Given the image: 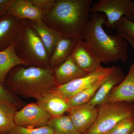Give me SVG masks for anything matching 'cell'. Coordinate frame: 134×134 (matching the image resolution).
Listing matches in <instances>:
<instances>
[{"mask_svg":"<svg viewBox=\"0 0 134 134\" xmlns=\"http://www.w3.org/2000/svg\"><path fill=\"white\" fill-rule=\"evenodd\" d=\"M117 32L134 38V22L123 16L114 25Z\"/></svg>","mask_w":134,"mask_h":134,"instance_id":"obj_25","label":"cell"},{"mask_svg":"<svg viewBox=\"0 0 134 134\" xmlns=\"http://www.w3.org/2000/svg\"><path fill=\"white\" fill-rule=\"evenodd\" d=\"M92 0H55L43 21L62 37L84 40Z\"/></svg>","mask_w":134,"mask_h":134,"instance_id":"obj_1","label":"cell"},{"mask_svg":"<svg viewBox=\"0 0 134 134\" xmlns=\"http://www.w3.org/2000/svg\"><path fill=\"white\" fill-rule=\"evenodd\" d=\"M125 76L121 69L116 66L114 71L100 86L88 103L95 107L104 104L111 92L123 81Z\"/></svg>","mask_w":134,"mask_h":134,"instance_id":"obj_15","label":"cell"},{"mask_svg":"<svg viewBox=\"0 0 134 134\" xmlns=\"http://www.w3.org/2000/svg\"><path fill=\"white\" fill-rule=\"evenodd\" d=\"M131 134H134V130L133 131V132H132V133H131Z\"/></svg>","mask_w":134,"mask_h":134,"instance_id":"obj_30","label":"cell"},{"mask_svg":"<svg viewBox=\"0 0 134 134\" xmlns=\"http://www.w3.org/2000/svg\"><path fill=\"white\" fill-rule=\"evenodd\" d=\"M51 117L38 104L31 103L17 111L14 120L16 125L36 128L47 126Z\"/></svg>","mask_w":134,"mask_h":134,"instance_id":"obj_8","label":"cell"},{"mask_svg":"<svg viewBox=\"0 0 134 134\" xmlns=\"http://www.w3.org/2000/svg\"><path fill=\"white\" fill-rule=\"evenodd\" d=\"M116 66L104 68L100 66L95 71L88 73L65 84L57 86L51 91L57 93L66 100L104 78L109 76Z\"/></svg>","mask_w":134,"mask_h":134,"instance_id":"obj_7","label":"cell"},{"mask_svg":"<svg viewBox=\"0 0 134 134\" xmlns=\"http://www.w3.org/2000/svg\"><path fill=\"white\" fill-rule=\"evenodd\" d=\"M0 83V102L9 104L17 108L21 106L23 103L7 89Z\"/></svg>","mask_w":134,"mask_h":134,"instance_id":"obj_26","label":"cell"},{"mask_svg":"<svg viewBox=\"0 0 134 134\" xmlns=\"http://www.w3.org/2000/svg\"><path fill=\"white\" fill-rule=\"evenodd\" d=\"M14 44L16 55L30 66L50 68L49 56L45 47L27 20H22Z\"/></svg>","mask_w":134,"mask_h":134,"instance_id":"obj_4","label":"cell"},{"mask_svg":"<svg viewBox=\"0 0 134 134\" xmlns=\"http://www.w3.org/2000/svg\"><path fill=\"white\" fill-rule=\"evenodd\" d=\"M7 13L21 20H29L38 23L43 22V14L30 0H15Z\"/></svg>","mask_w":134,"mask_h":134,"instance_id":"obj_16","label":"cell"},{"mask_svg":"<svg viewBox=\"0 0 134 134\" xmlns=\"http://www.w3.org/2000/svg\"><path fill=\"white\" fill-rule=\"evenodd\" d=\"M109 76L100 80L88 88L85 89L70 98L66 99L67 103L70 107L78 106L88 103L100 86L106 81Z\"/></svg>","mask_w":134,"mask_h":134,"instance_id":"obj_22","label":"cell"},{"mask_svg":"<svg viewBox=\"0 0 134 134\" xmlns=\"http://www.w3.org/2000/svg\"><path fill=\"white\" fill-rule=\"evenodd\" d=\"M15 0H0V18L7 13Z\"/></svg>","mask_w":134,"mask_h":134,"instance_id":"obj_28","label":"cell"},{"mask_svg":"<svg viewBox=\"0 0 134 134\" xmlns=\"http://www.w3.org/2000/svg\"><path fill=\"white\" fill-rule=\"evenodd\" d=\"M98 106L96 120L84 134H105L122 120L134 117L132 103H104Z\"/></svg>","mask_w":134,"mask_h":134,"instance_id":"obj_5","label":"cell"},{"mask_svg":"<svg viewBox=\"0 0 134 134\" xmlns=\"http://www.w3.org/2000/svg\"><path fill=\"white\" fill-rule=\"evenodd\" d=\"M117 32L120 33L122 36V37L126 40L127 42L130 45L131 47L133 48L134 50V38L131 37H129V36H126L125 34H122L120 33V32Z\"/></svg>","mask_w":134,"mask_h":134,"instance_id":"obj_29","label":"cell"},{"mask_svg":"<svg viewBox=\"0 0 134 134\" xmlns=\"http://www.w3.org/2000/svg\"><path fill=\"white\" fill-rule=\"evenodd\" d=\"M7 134H54V133L52 129L47 126L34 128L15 125Z\"/></svg>","mask_w":134,"mask_h":134,"instance_id":"obj_23","label":"cell"},{"mask_svg":"<svg viewBox=\"0 0 134 134\" xmlns=\"http://www.w3.org/2000/svg\"><path fill=\"white\" fill-rule=\"evenodd\" d=\"M134 101V61L130 67L126 76L115 87L107 98L104 103Z\"/></svg>","mask_w":134,"mask_h":134,"instance_id":"obj_11","label":"cell"},{"mask_svg":"<svg viewBox=\"0 0 134 134\" xmlns=\"http://www.w3.org/2000/svg\"><path fill=\"white\" fill-rule=\"evenodd\" d=\"M22 20L7 13L0 18V52L8 48L14 42Z\"/></svg>","mask_w":134,"mask_h":134,"instance_id":"obj_12","label":"cell"},{"mask_svg":"<svg viewBox=\"0 0 134 134\" xmlns=\"http://www.w3.org/2000/svg\"><path fill=\"white\" fill-rule=\"evenodd\" d=\"M25 98L40 97L57 86L52 69L34 66H16L8 73L4 86Z\"/></svg>","mask_w":134,"mask_h":134,"instance_id":"obj_2","label":"cell"},{"mask_svg":"<svg viewBox=\"0 0 134 134\" xmlns=\"http://www.w3.org/2000/svg\"><path fill=\"white\" fill-rule=\"evenodd\" d=\"M29 24L38 33L45 47L49 58L52 55L55 45L61 36L58 32L47 26L43 22L38 23L27 20Z\"/></svg>","mask_w":134,"mask_h":134,"instance_id":"obj_19","label":"cell"},{"mask_svg":"<svg viewBox=\"0 0 134 134\" xmlns=\"http://www.w3.org/2000/svg\"><path fill=\"white\" fill-rule=\"evenodd\" d=\"M47 126L52 129L54 134H82L77 131L68 115L52 117Z\"/></svg>","mask_w":134,"mask_h":134,"instance_id":"obj_20","label":"cell"},{"mask_svg":"<svg viewBox=\"0 0 134 134\" xmlns=\"http://www.w3.org/2000/svg\"><path fill=\"white\" fill-rule=\"evenodd\" d=\"M35 7L42 12L43 16L51 10L55 4V0H30Z\"/></svg>","mask_w":134,"mask_h":134,"instance_id":"obj_27","label":"cell"},{"mask_svg":"<svg viewBox=\"0 0 134 134\" xmlns=\"http://www.w3.org/2000/svg\"><path fill=\"white\" fill-rule=\"evenodd\" d=\"M68 112L77 131L84 134L96 120L98 108L87 103L78 106L70 107Z\"/></svg>","mask_w":134,"mask_h":134,"instance_id":"obj_10","label":"cell"},{"mask_svg":"<svg viewBox=\"0 0 134 134\" xmlns=\"http://www.w3.org/2000/svg\"><path fill=\"white\" fill-rule=\"evenodd\" d=\"M134 130V117L122 120L105 134H131Z\"/></svg>","mask_w":134,"mask_h":134,"instance_id":"obj_24","label":"cell"},{"mask_svg":"<svg viewBox=\"0 0 134 134\" xmlns=\"http://www.w3.org/2000/svg\"><path fill=\"white\" fill-rule=\"evenodd\" d=\"M71 55L77 66L86 74L101 66L102 62L99 56L84 40H77Z\"/></svg>","mask_w":134,"mask_h":134,"instance_id":"obj_9","label":"cell"},{"mask_svg":"<svg viewBox=\"0 0 134 134\" xmlns=\"http://www.w3.org/2000/svg\"></svg>","mask_w":134,"mask_h":134,"instance_id":"obj_31","label":"cell"},{"mask_svg":"<svg viewBox=\"0 0 134 134\" xmlns=\"http://www.w3.org/2000/svg\"><path fill=\"white\" fill-rule=\"evenodd\" d=\"M17 109L11 105L0 102V134H8L15 126L14 118Z\"/></svg>","mask_w":134,"mask_h":134,"instance_id":"obj_21","label":"cell"},{"mask_svg":"<svg viewBox=\"0 0 134 134\" xmlns=\"http://www.w3.org/2000/svg\"><path fill=\"white\" fill-rule=\"evenodd\" d=\"M52 70L57 86L68 83L88 74L77 66L71 55L65 62Z\"/></svg>","mask_w":134,"mask_h":134,"instance_id":"obj_13","label":"cell"},{"mask_svg":"<svg viewBox=\"0 0 134 134\" xmlns=\"http://www.w3.org/2000/svg\"><path fill=\"white\" fill-rule=\"evenodd\" d=\"M106 16L104 14L91 13L85 32L84 40L87 41L99 56L102 63H109L128 59V42L117 32L109 35L103 29Z\"/></svg>","mask_w":134,"mask_h":134,"instance_id":"obj_3","label":"cell"},{"mask_svg":"<svg viewBox=\"0 0 134 134\" xmlns=\"http://www.w3.org/2000/svg\"><path fill=\"white\" fill-rule=\"evenodd\" d=\"M77 40L75 39L61 36L55 45L53 52L49 58V67L52 69L65 62L74 48Z\"/></svg>","mask_w":134,"mask_h":134,"instance_id":"obj_17","label":"cell"},{"mask_svg":"<svg viewBox=\"0 0 134 134\" xmlns=\"http://www.w3.org/2000/svg\"><path fill=\"white\" fill-rule=\"evenodd\" d=\"M20 65L30 66L16 55L13 42L8 48L0 52V83L4 86L8 73L14 67Z\"/></svg>","mask_w":134,"mask_h":134,"instance_id":"obj_18","label":"cell"},{"mask_svg":"<svg viewBox=\"0 0 134 134\" xmlns=\"http://www.w3.org/2000/svg\"><path fill=\"white\" fill-rule=\"evenodd\" d=\"M90 12L104 13L106 16V26L108 29H114L115 23L122 17L133 21L134 2L131 0H100L91 7Z\"/></svg>","mask_w":134,"mask_h":134,"instance_id":"obj_6","label":"cell"},{"mask_svg":"<svg viewBox=\"0 0 134 134\" xmlns=\"http://www.w3.org/2000/svg\"><path fill=\"white\" fill-rule=\"evenodd\" d=\"M36 100V103L49 113L52 117L64 115L70 108L66 99L52 91L40 97Z\"/></svg>","mask_w":134,"mask_h":134,"instance_id":"obj_14","label":"cell"}]
</instances>
